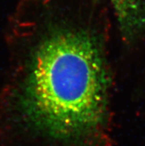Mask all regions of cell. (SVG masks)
I'll return each instance as SVG.
<instances>
[{"instance_id":"cell-1","label":"cell","mask_w":145,"mask_h":146,"mask_svg":"<svg viewBox=\"0 0 145 146\" xmlns=\"http://www.w3.org/2000/svg\"><path fill=\"white\" fill-rule=\"evenodd\" d=\"M107 0H19L28 28L0 104L1 125L63 146H96L110 124Z\"/></svg>"},{"instance_id":"cell-2","label":"cell","mask_w":145,"mask_h":146,"mask_svg":"<svg viewBox=\"0 0 145 146\" xmlns=\"http://www.w3.org/2000/svg\"><path fill=\"white\" fill-rule=\"evenodd\" d=\"M123 39L132 42L145 33V0H107Z\"/></svg>"}]
</instances>
